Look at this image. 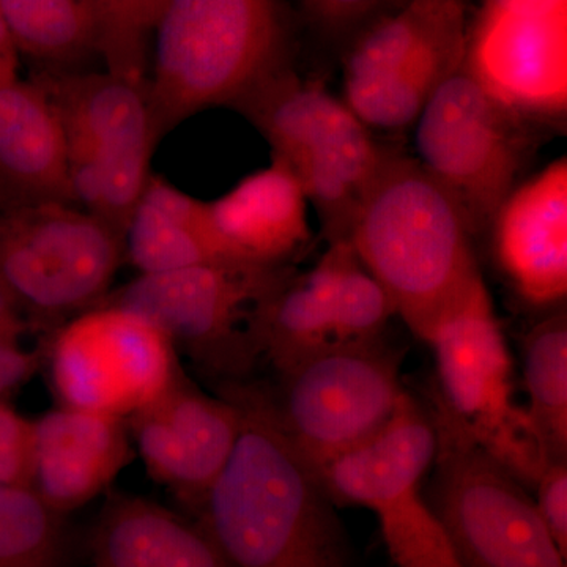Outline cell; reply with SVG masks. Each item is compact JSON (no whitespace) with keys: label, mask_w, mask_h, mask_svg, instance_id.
Returning <instances> with one entry per match:
<instances>
[{"label":"cell","mask_w":567,"mask_h":567,"mask_svg":"<svg viewBox=\"0 0 567 567\" xmlns=\"http://www.w3.org/2000/svg\"><path fill=\"white\" fill-rule=\"evenodd\" d=\"M241 431L196 520L233 567H357L349 533L319 477L279 431L262 383L218 388Z\"/></svg>","instance_id":"cell-1"},{"label":"cell","mask_w":567,"mask_h":567,"mask_svg":"<svg viewBox=\"0 0 567 567\" xmlns=\"http://www.w3.org/2000/svg\"><path fill=\"white\" fill-rule=\"evenodd\" d=\"M420 341L483 278L450 193L413 156L390 151L354 213L349 238Z\"/></svg>","instance_id":"cell-2"},{"label":"cell","mask_w":567,"mask_h":567,"mask_svg":"<svg viewBox=\"0 0 567 567\" xmlns=\"http://www.w3.org/2000/svg\"><path fill=\"white\" fill-rule=\"evenodd\" d=\"M147 78L156 134L210 107L238 106L292 66L282 0H169Z\"/></svg>","instance_id":"cell-3"},{"label":"cell","mask_w":567,"mask_h":567,"mask_svg":"<svg viewBox=\"0 0 567 567\" xmlns=\"http://www.w3.org/2000/svg\"><path fill=\"white\" fill-rule=\"evenodd\" d=\"M235 111L259 130L271 159L300 182L328 244L347 241L354 213L390 153L323 82L289 66Z\"/></svg>","instance_id":"cell-4"},{"label":"cell","mask_w":567,"mask_h":567,"mask_svg":"<svg viewBox=\"0 0 567 567\" xmlns=\"http://www.w3.org/2000/svg\"><path fill=\"white\" fill-rule=\"evenodd\" d=\"M435 431L425 499L464 567H567L520 481L477 445L436 393L424 401Z\"/></svg>","instance_id":"cell-5"},{"label":"cell","mask_w":567,"mask_h":567,"mask_svg":"<svg viewBox=\"0 0 567 567\" xmlns=\"http://www.w3.org/2000/svg\"><path fill=\"white\" fill-rule=\"evenodd\" d=\"M289 267L215 262L137 275L103 301L152 320L175 349L218 388L252 380L260 354L265 301L290 275Z\"/></svg>","instance_id":"cell-6"},{"label":"cell","mask_w":567,"mask_h":567,"mask_svg":"<svg viewBox=\"0 0 567 567\" xmlns=\"http://www.w3.org/2000/svg\"><path fill=\"white\" fill-rule=\"evenodd\" d=\"M35 82L61 118L74 204L125 234L159 141L147 82L110 71H50Z\"/></svg>","instance_id":"cell-7"},{"label":"cell","mask_w":567,"mask_h":567,"mask_svg":"<svg viewBox=\"0 0 567 567\" xmlns=\"http://www.w3.org/2000/svg\"><path fill=\"white\" fill-rule=\"evenodd\" d=\"M404 352L385 336L333 344L264 385L279 431L312 472L363 445L393 417L406 393Z\"/></svg>","instance_id":"cell-8"},{"label":"cell","mask_w":567,"mask_h":567,"mask_svg":"<svg viewBox=\"0 0 567 567\" xmlns=\"http://www.w3.org/2000/svg\"><path fill=\"white\" fill-rule=\"evenodd\" d=\"M123 260V235L78 205L0 212V286L43 336L102 303Z\"/></svg>","instance_id":"cell-9"},{"label":"cell","mask_w":567,"mask_h":567,"mask_svg":"<svg viewBox=\"0 0 567 567\" xmlns=\"http://www.w3.org/2000/svg\"><path fill=\"white\" fill-rule=\"evenodd\" d=\"M434 453L427 406L406 391L382 431L316 475L336 506L375 514L395 567H464L424 496Z\"/></svg>","instance_id":"cell-10"},{"label":"cell","mask_w":567,"mask_h":567,"mask_svg":"<svg viewBox=\"0 0 567 567\" xmlns=\"http://www.w3.org/2000/svg\"><path fill=\"white\" fill-rule=\"evenodd\" d=\"M425 344L434 352L436 393L477 445L533 492L550 462L516 401L513 357L484 279L436 323Z\"/></svg>","instance_id":"cell-11"},{"label":"cell","mask_w":567,"mask_h":567,"mask_svg":"<svg viewBox=\"0 0 567 567\" xmlns=\"http://www.w3.org/2000/svg\"><path fill=\"white\" fill-rule=\"evenodd\" d=\"M417 162L450 193L472 237L488 233L518 185L536 126L475 80L464 63L416 118Z\"/></svg>","instance_id":"cell-12"},{"label":"cell","mask_w":567,"mask_h":567,"mask_svg":"<svg viewBox=\"0 0 567 567\" xmlns=\"http://www.w3.org/2000/svg\"><path fill=\"white\" fill-rule=\"evenodd\" d=\"M464 0H406L350 39L342 102L371 130L415 125L436 89L464 63Z\"/></svg>","instance_id":"cell-13"},{"label":"cell","mask_w":567,"mask_h":567,"mask_svg":"<svg viewBox=\"0 0 567 567\" xmlns=\"http://www.w3.org/2000/svg\"><path fill=\"white\" fill-rule=\"evenodd\" d=\"M40 344L59 404L123 421L183 374L171 339L147 317L110 301L70 317Z\"/></svg>","instance_id":"cell-14"},{"label":"cell","mask_w":567,"mask_h":567,"mask_svg":"<svg viewBox=\"0 0 567 567\" xmlns=\"http://www.w3.org/2000/svg\"><path fill=\"white\" fill-rule=\"evenodd\" d=\"M465 69L532 125L566 117V0H488L466 33Z\"/></svg>","instance_id":"cell-15"},{"label":"cell","mask_w":567,"mask_h":567,"mask_svg":"<svg viewBox=\"0 0 567 567\" xmlns=\"http://www.w3.org/2000/svg\"><path fill=\"white\" fill-rule=\"evenodd\" d=\"M241 421L234 401L205 393L183 372L126 425L148 476L196 517L233 456Z\"/></svg>","instance_id":"cell-16"},{"label":"cell","mask_w":567,"mask_h":567,"mask_svg":"<svg viewBox=\"0 0 567 567\" xmlns=\"http://www.w3.org/2000/svg\"><path fill=\"white\" fill-rule=\"evenodd\" d=\"M496 268L528 308L551 311L567 295V159H555L506 197L488 227Z\"/></svg>","instance_id":"cell-17"},{"label":"cell","mask_w":567,"mask_h":567,"mask_svg":"<svg viewBox=\"0 0 567 567\" xmlns=\"http://www.w3.org/2000/svg\"><path fill=\"white\" fill-rule=\"evenodd\" d=\"M134 454L126 421L59 404L32 420L29 486L69 517L104 494Z\"/></svg>","instance_id":"cell-18"},{"label":"cell","mask_w":567,"mask_h":567,"mask_svg":"<svg viewBox=\"0 0 567 567\" xmlns=\"http://www.w3.org/2000/svg\"><path fill=\"white\" fill-rule=\"evenodd\" d=\"M308 207L300 182L275 159L208 200L213 226L233 259L265 267H289L311 244Z\"/></svg>","instance_id":"cell-19"},{"label":"cell","mask_w":567,"mask_h":567,"mask_svg":"<svg viewBox=\"0 0 567 567\" xmlns=\"http://www.w3.org/2000/svg\"><path fill=\"white\" fill-rule=\"evenodd\" d=\"M47 203L74 204L65 134L43 89L17 80L0 85V212Z\"/></svg>","instance_id":"cell-20"},{"label":"cell","mask_w":567,"mask_h":567,"mask_svg":"<svg viewBox=\"0 0 567 567\" xmlns=\"http://www.w3.org/2000/svg\"><path fill=\"white\" fill-rule=\"evenodd\" d=\"M92 567H233L199 520L132 494H111L89 535Z\"/></svg>","instance_id":"cell-21"},{"label":"cell","mask_w":567,"mask_h":567,"mask_svg":"<svg viewBox=\"0 0 567 567\" xmlns=\"http://www.w3.org/2000/svg\"><path fill=\"white\" fill-rule=\"evenodd\" d=\"M123 244L125 259L137 275L238 262L216 234L208 200L197 199L153 174L126 223Z\"/></svg>","instance_id":"cell-22"},{"label":"cell","mask_w":567,"mask_h":567,"mask_svg":"<svg viewBox=\"0 0 567 567\" xmlns=\"http://www.w3.org/2000/svg\"><path fill=\"white\" fill-rule=\"evenodd\" d=\"M344 244H328L308 274L293 271L265 301L260 354L275 374L336 344L334 295Z\"/></svg>","instance_id":"cell-23"},{"label":"cell","mask_w":567,"mask_h":567,"mask_svg":"<svg viewBox=\"0 0 567 567\" xmlns=\"http://www.w3.org/2000/svg\"><path fill=\"white\" fill-rule=\"evenodd\" d=\"M525 412L548 462L567 461V315L547 311L524 336Z\"/></svg>","instance_id":"cell-24"},{"label":"cell","mask_w":567,"mask_h":567,"mask_svg":"<svg viewBox=\"0 0 567 567\" xmlns=\"http://www.w3.org/2000/svg\"><path fill=\"white\" fill-rule=\"evenodd\" d=\"M0 14L18 51L51 71H69L99 54L92 0H0Z\"/></svg>","instance_id":"cell-25"},{"label":"cell","mask_w":567,"mask_h":567,"mask_svg":"<svg viewBox=\"0 0 567 567\" xmlns=\"http://www.w3.org/2000/svg\"><path fill=\"white\" fill-rule=\"evenodd\" d=\"M73 557L66 517L31 486L0 483V567H73Z\"/></svg>","instance_id":"cell-26"},{"label":"cell","mask_w":567,"mask_h":567,"mask_svg":"<svg viewBox=\"0 0 567 567\" xmlns=\"http://www.w3.org/2000/svg\"><path fill=\"white\" fill-rule=\"evenodd\" d=\"M106 71L147 82L148 43L169 0H92Z\"/></svg>","instance_id":"cell-27"},{"label":"cell","mask_w":567,"mask_h":567,"mask_svg":"<svg viewBox=\"0 0 567 567\" xmlns=\"http://www.w3.org/2000/svg\"><path fill=\"white\" fill-rule=\"evenodd\" d=\"M394 316L390 297L346 241L334 295L336 344L383 338Z\"/></svg>","instance_id":"cell-28"},{"label":"cell","mask_w":567,"mask_h":567,"mask_svg":"<svg viewBox=\"0 0 567 567\" xmlns=\"http://www.w3.org/2000/svg\"><path fill=\"white\" fill-rule=\"evenodd\" d=\"M29 328L21 309L0 286V401L10 402L43 368V347L22 344Z\"/></svg>","instance_id":"cell-29"},{"label":"cell","mask_w":567,"mask_h":567,"mask_svg":"<svg viewBox=\"0 0 567 567\" xmlns=\"http://www.w3.org/2000/svg\"><path fill=\"white\" fill-rule=\"evenodd\" d=\"M390 0H300L309 21L324 35L352 39L377 17Z\"/></svg>","instance_id":"cell-30"},{"label":"cell","mask_w":567,"mask_h":567,"mask_svg":"<svg viewBox=\"0 0 567 567\" xmlns=\"http://www.w3.org/2000/svg\"><path fill=\"white\" fill-rule=\"evenodd\" d=\"M31 453L32 420L0 401V483L29 486Z\"/></svg>","instance_id":"cell-31"},{"label":"cell","mask_w":567,"mask_h":567,"mask_svg":"<svg viewBox=\"0 0 567 567\" xmlns=\"http://www.w3.org/2000/svg\"><path fill=\"white\" fill-rule=\"evenodd\" d=\"M532 494L544 525L567 558V461L550 462Z\"/></svg>","instance_id":"cell-32"},{"label":"cell","mask_w":567,"mask_h":567,"mask_svg":"<svg viewBox=\"0 0 567 567\" xmlns=\"http://www.w3.org/2000/svg\"><path fill=\"white\" fill-rule=\"evenodd\" d=\"M18 65H20V51L11 39L9 28L0 14V85L20 80Z\"/></svg>","instance_id":"cell-33"},{"label":"cell","mask_w":567,"mask_h":567,"mask_svg":"<svg viewBox=\"0 0 567 567\" xmlns=\"http://www.w3.org/2000/svg\"><path fill=\"white\" fill-rule=\"evenodd\" d=\"M464 2H465V0H464Z\"/></svg>","instance_id":"cell-34"}]
</instances>
